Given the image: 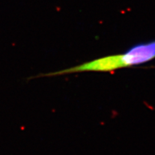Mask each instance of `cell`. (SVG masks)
Returning a JSON list of instances; mask_svg holds the SVG:
<instances>
[{
  "instance_id": "6da1fadb",
  "label": "cell",
  "mask_w": 155,
  "mask_h": 155,
  "mask_svg": "<svg viewBox=\"0 0 155 155\" xmlns=\"http://www.w3.org/2000/svg\"><path fill=\"white\" fill-rule=\"evenodd\" d=\"M122 54L110 55L84 63L80 65L56 72H48L37 76V77H51L83 72H110L126 68Z\"/></svg>"
},
{
  "instance_id": "7a4b0ae2",
  "label": "cell",
  "mask_w": 155,
  "mask_h": 155,
  "mask_svg": "<svg viewBox=\"0 0 155 155\" xmlns=\"http://www.w3.org/2000/svg\"><path fill=\"white\" fill-rule=\"evenodd\" d=\"M122 55L127 67L151 61L155 58V40L138 43L128 48Z\"/></svg>"
}]
</instances>
